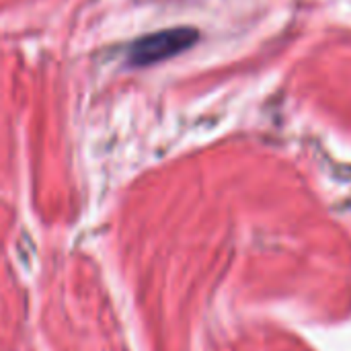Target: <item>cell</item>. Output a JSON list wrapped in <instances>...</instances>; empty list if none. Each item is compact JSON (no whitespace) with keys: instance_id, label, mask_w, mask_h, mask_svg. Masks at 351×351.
Wrapping results in <instances>:
<instances>
[{"instance_id":"cell-1","label":"cell","mask_w":351,"mask_h":351,"mask_svg":"<svg viewBox=\"0 0 351 351\" xmlns=\"http://www.w3.org/2000/svg\"><path fill=\"white\" fill-rule=\"evenodd\" d=\"M197 31L189 27H177V29H165L150 33L146 37H140L132 43L130 62L134 66H150L162 60H169L185 49H189L197 41Z\"/></svg>"}]
</instances>
